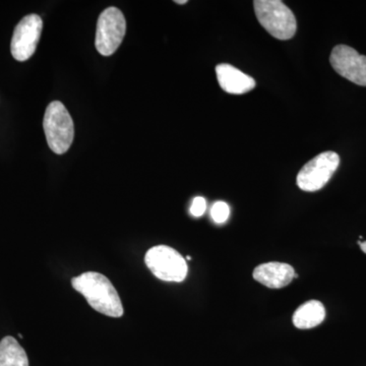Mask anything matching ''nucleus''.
<instances>
[{
    "label": "nucleus",
    "instance_id": "nucleus-11",
    "mask_svg": "<svg viewBox=\"0 0 366 366\" xmlns=\"http://www.w3.org/2000/svg\"><path fill=\"white\" fill-rule=\"evenodd\" d=\"M326 317V308L319 300H310L296 310L292 320L297 329L307 330L319 326Z\"/></svg>",
    "mask_w": 366,
    "mask_h": 366
},
{
    "label": "nucleus",
    "instance_id": "nucleus-12",
    "mask_svg": "<svg viewBox=\"0 0 366 366\" xmlns=\"http://www.w3.org/2000/svg\"><path fill=\"white\" fill-rule=\"evenodd\" d=\"M0 366H29L26 351L14 337L0 342Z\"/></svg>",
    "mask_w": 366,
    "mask_h": 366
},
{
    "label": "nucleus",
    "instance_id": "nucleus-14",
    "mask_svg": "<svg viewBox=\"0 0 366 366\" xmlns=\"http://www.w3.org/2000/svg\"><path fill=\"white\" fill-rule=\"evenodd\" d=\"M206 209V199L202 197H197L196 199H194V201H192V206H190V213H192V216L201 217L204 215Z\"/></svg>",
    "mask_w": 366,
    "mask_h": 366
},
{
    "label": "nucleus",
    "instance_id": "nucleus-8",
    "mask_svg": "<svg viewBox=\"0 0 366 366\" xmlns=\"http://www.w3.org/2000/svg\"><path fill=\"white\" fill-rule=\"evenodd\" d=\"M330 62L341 76L356 85L366 86V56L354 48L337 45L332 50Z\"/></svg>",
    "mask_w": 366,
    "mask_h": 366
},
{
    "label": "nucleus",
    "instance_id": "nucleus-16",
    "mask_svg": "<svg viewBox=\"0 0 366 366\" xmlns=\"http://www.w3.org/2000/svg\"><path fill=\"white\" fill-rule=\"evenodd\" d=\"M175 2L178 4H187V0H177Z\"/></svg>",
    "mask_w": 366,
    "mask_h": 366
},
{
    "label": "nucleus",
    "instance_id": "nucleus-5",
    "mask_svg": "<svg viewBox=\"0 0 366 366\" xmlns=\"http://www.w3.org/2000/svg\"><path fill=\"white\" fill-rule=\"evenodd\" d=\"M127 31L124 14L117 7H108L99 16L96 31V49L101 55L110 56L122 44Z\"/></svg>",
    "mask_w": 366,
    "mask_h": 366
},
{
    "label": "nucleus",
    "instance_id": "nucleus-10",
    "mask_svg": "<svg viewBox=\"0 0 366 366\" xmlns=\"http://www.w3.org/2000/svg\"><path fill=\"white\" fill-rule=\"evenodd\" d=\"M216 74L219 85L229 94L242 95L254 89V79L230 64H219Z\"/></svg>",
    "mask_w": 366,
    "mask_h": 366
},
{
    "label": "nucleus",
    "instance_id": "nucleus-7",
    "mask_svg": "<svg viewBox=\"0 0 366 366\" xmlns=\"http://www.w3.org/2000/svg\"><path fill=\"white\" fill-rule=\"evenodd\" d=\"M43 21L38 14H29L21 19L14 29L11 50L14 59L26 61L33 56L42 32Z\"/></svg>",
    "mask_w": 366,
    "mask_h": 366
},
{
    "label": "nucleus",
    "instance_id": "nucleus-9",
    "mask_svg": "<svg viewBox=\"0 0 366 366\" xmlns=\"http://www.w3.org/2000/svg\"><path fill=\"white\" fill-rule=\"evenodd\" d=\"M255 281L271 289L285 287L295 278L292 266L284 262H271L259 264L254 271Z\"/></svg>",
    "mask_w": 366,
    "mask_h": 366
},
{
    "label": "nucleus",
    "instance_id": "nucleus-13",
    "mask_svg": "<svg viewBox=\"0 0 366 366\" xmlns=\"http://www.w3.org/2000/svg\"><path fill=\"white\" fill-rule=\"evenodd\" d=\"M230 215V208L225 202H216L211 209V216L214 222L217 224H223L228 220Z\"/></svg>",
    "mask_w": 366,
    "mask_h": 366
},
{
    "label": "nucleus",
    "instance_id": "nucleus-2",
    "mask_svg": "<svg viewBox=\"0 0 366 366\" xmlns=\"http://www.w3.org/2000/svg\"><path fill=\"white\" fill-rule=\"evenodd\" d=\"M255 16L267 32L278 40L295 37L297 23L292 11L280 0H255Z\"/></svg>",
    "mask_w": 366,
    "mask_h": 366
},
{
    "label": "nucleus",
    "instance_id": "nucleus-4",
    "mask_svg": "<svg viewBox=\"0 0 366 366\" xmlns=\"http://www.w3.org/2000/svg\"><path fill=\"white\" fill-rule=\"evenodd\" d=\"M144 262L154 276L166 282H182L189 271L184 257L167 245L152 247L144 257Z\"/></svg>",
    "mask_w": 366,
    "mask_h": 366
},
{
    "label": "nucleus",
    "instance_id": "nucleus-15",
    "mask_svg": "<svg viewBox=\"0 0 366 366\" xmlns=\"http://www.w3.org/2000/svg\"><path fill=\"white\" fill-rule=\"evenodd\" d=\"M360 249H362L363 252L366 254V242H360Z\"/></svg>",
    "mask_w": 366,
    "mask_h": 366
},
{
    "label": "nucleus",
    "instance_id": "nucleus-1",
    "mask_svg": "<svg viewBox=\"0 0 366 366\" xmlns=\"http://www.w3.org/2000/svg\"><path fill=\"white\" fill-rule=\"evenodd\" d=\"M71 285L100 314L112 317L124 315V307L117 289L104 274L86 272L72 278Z\"/></svg>",
    "mask_w": 366,
    "mask_h": 366
},
{
    "label": "nucleus",
    "instance_id": "nucleus-6",
    "mask_svg": "<svg viewBox=\"0 0 366 366\" xmlns=\"http://www.w3.org/2000/svg\"><path fill=\"white\" fill-rule=\"evenodd\" d=\"M340 164V157L335 152L327 151L305 164L297 175L298 187L305 192L322 189L333 177Z\"/></svg>",
    "mask_w": 366,
    "mask_h": 366
},
{
    "label": "nucleus",
    "instance_id": "nucleus-3",
    "mask_svg": "<svg viewBox=\"0 0 366 366\" xmlns=\"http://www.w3.org/2000/svg\"><path fill=\"white\" fill-rule=\"evenodd\" d=\"M48 146L57 155L66 153L74 137V122L71 114L59 101H53L46 108L43 120Z\"/></svg>",
    "mask_w": 366,
    "mask_h": 366
}]
</instances>
